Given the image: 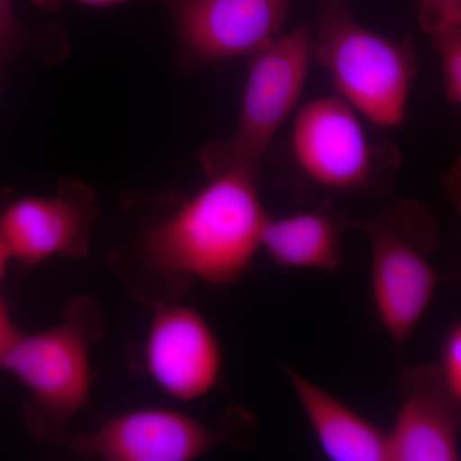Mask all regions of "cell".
Returning a JSON list of instances; mask_svg holds the SVG:
<instances>
[{"label": "cell", "mask_w": 461, "mask_h": 461, "mask_svg": "<svg viewBox=\"0 0 461 461\" xmlns=\"http://www.w3.org/2000/svg\"><path fill=\"white\" fill-rule=\"evenodd\" d=\"M258 421L241 406L227 411L215 429L185 412L147 408L111 418L91 432L69 436L80 456L107 461H191L220 446L251 447Z\"/></svg>", "instance_id": "7"}, {"label": "cell", "mask_w": 461, "mask_h": 461, "mask_svg": "<svg viewBox=\"0 0 461 461\" xmlns=\"http://www.w3.org/2000/svg\"><path fill=\"white\" fill-rule=\"evenodd\" d=\"M363 121L336 94L300 107L290 136L300 193L314 194L318 202L390 198L402 154L393 142L375 140Z\"/></svg>", "instance_id": "2"}, {"label": "cell", "mask_w": 461, "mask_h": 461, "mask_svg": "<svg viewBox=\"0 0 461 461\" xmlns=\"http://www.w3.org/2000/svg\"><path fill=\"white\" fill-rule=\"evenodd\" d=\"M99 217L93 191L78 180H65L50 196L14 200L0 212V238L23 269L53 257L81 259L89 253Z\"/></svg>", "instance_id": "9"}, {"label": "cell", "mask_w": 461, "mask_h": 461, "mask_svg": "<svg viewBox=\"0 0 461 461\" xmlns=\"http://www.w3.org/2000/svg\"><path fill=\"white\" fill-rule=\"evenodd\" d=\"M371 245L373 304L381 326L402 353L429 312L437 290L454 276L437 271L430 258L438 249L441 229L421 200H384L363 217H353Z\"/></svg>", "instance_id": "3"}, {"label": "cell", "mask_w": 461, "mask_h": 461, "mask_svg": "<svg viewBox=\"0 0 461 461\" xmlns=\"http://www.w3.org/2000/svg\"><path fill=\"white\" fill-rule=\"evenodd\" d=\"M439 375L451 395L461 402V324L455 321L442 339L439 360L436 363Z\"/></svg>", "instance_id": "16"}, {"label": "cell", "mask_w": 461, "mask_h": 461, "mask_svg": "<svg viewBox=\"0 0 461 461\" xmlns=\"http://www.w3.org/2000/svg\"><path fill=\"white\" fill-rule=\"evenodd\" d=\"M353 217L335 202L321 200L309 211L275 218L263 227L260 250L285 269L335 272L344 264L342 242Z\"/></svg>", "instance_id": "12"}, {"label": "cell", "mask_w": 461, "mask_h": 461, "mask_svg": "<svg viewBox=\"0 0 461 461\" xmlns=\"http://www.w3.org/2000/svg\"><path fill=\"white\" fill-rule=\"evenodd\" d=\"M418 23L429 39L461 27V0H418Z\"/></svg>", "instance_id": "15"}, {"label": "cell", "mask_w": 461, "mask_h": 461, "mask_svg": "<svg viewBox=\"0 0 461 461\" xmlns=\"http://www.w3.org/2000/svg\"><path fill=\"white\" fill-rule=\"evenodd\" d=\"M20 335L21 332L14 323L7 305L0 295V363Z\"/></svg>", "instance_id": "17"}, {"label": "cell", "mask_w": 461, "mask_h": 461, "mask_svg": "<svg viewBox=\"0 0 461 461\" xmlns=\"http://www.w3.org/2000/svg\"><path fill=\"white\" fill-rule=\"evenodd\" d=\"M314 58L329 72L336 95L379 129H399L408 118L420 59L411 38L373 32L346 0H326L317 18Z\"/></svg>", "instance_id": "4"}, {"label": "cell", "mask_w": 461, "mask_h": 461, "mask_svg": "<svg viewBox=\"0 0 461 461\" xmlns=\"http://www.w3.org/2000/svg\"><path fill=\"white\" fill-rule=\"evenodd\" d=\"M14 0H0V48L17 38V21L14 14Z\"/></svg>", "instance_id": "18"}, {"label": "cell", "mask_w": 461, "mask_h": 461, "mask_svg": "<svg viewBox=\"0 0 461 461\" xmlns=\"http://www.w3.org/2000/svg\"><path fill=\"white\" fill-rule=\"evenodd\" d=\"M36 5L47 11H54L59 8V5L65 0H32ZM68 2L80 3V5H90V7H112V5H122L129 0H68Z\"/></svg>", "instance_id": "19"}, {"label": "cell", "mask_w": 461, "mask_h": 461, "mask_svg": "<svg viewBox=\"0 0 461 461\" xmlns=\"http://www.w3.org/2000/svg\"><path fill=\"white\" fill-rule=\"evenodd\" d=\"M104 332L98 304L86 296L69 302L63 320L41 332L18 336L0 369L29 390L25 420L42 441L62 444L89 400L91 348Z\"/></svg>", "instance_id": "5"}, {"label": "cell", "mask_w": 461, "mask_h": 461, "mask_svg": "<svg viewBox=\"0 0 461 461\" xmlns=\"http://www.w3.org/2000/svg\"><path fill=\"white\" fill-rule=\"evenodd\" d=\"M177 38L186 71L253 56L280 35L293 0H159Z\"/></svg>", "instance_id": "8"}, {"label": "cell", "mask_w": 461, "mask_h": 461, "mask_svg": "<svg viewBox=\"0 0 461 461\" xmlns=\"http://www.w3.org/2000/svg\"><path fill=\"white\" fill-rule=\"evenodd\" d=\"M323 454L333 461H388L387 432L282 363Z\"/></svg>", "instance_id": "13"}, {"label": "cell", "mask_w": 461, "mask_h": 461, "mask_svg": "<svg viewBox=\"0 0 461 461\" xmlns=\"http://www.w3.org/2000/svg\"><path fill=\"white\" fill-rule=\"evenodd\" d=\"M145 363L167 395L195 402L211 393L222 375L223 354L214 330L195 309L180 303L154 306Z\"/></svg>", "instance_id": "10"}, {"label": "cell", "mask_w": 461, "mask_h": 461, "mask_svg": "<svg viewBox=\"0 0 461 461\" xmlns=\"http://www.w3.org/2000/svg\"><path fill=\"white\" fill-rule=\"evenodd\" d=\"M9 262H12L11 254H9L5 242L0 238V286H2V282L5 280Z\"/></svg>", "instance_id": "20"}, {"label": "cell", "mask_w": 461, "mask_h": 461, "mask_svg": "<svg viewBox=\"0 0 461 461\" xmlns=\"http://www.w3.org/2000/svg\"><path fill=\"white\" fill-rule=\"evenodd\" d=\"M399 397L387 432L388 461L460 460L461 402L446 387L437 364L403 369Z\"/></svg>", "instance_id": "11"}, {"label": "cell", "mask_w": 461, "mask_h": 461, "mask_svg": "<svg viewBox=\"0 0 461 461\" xmlns=\"http://www.w3.org/2000/svg\"><path fill=\"white\" fill-rule=\"evenodd\" d=\"M441 62L444 91L448 103L461 104V27L429 39Z\"/></svg>", "instance_id": "14"}, {"label": "cell", "mask_w": 461, "mask_h": 461, "mask_svg": "<svg viewBox=\"0 0 461 461\" xmlns=\"http://www.w3.org/2000/svg\"><path fill=\"white\" fill-rule=\"evenodd\" d=\"M313 59L314 35L305 23L282 32L248 58L235 130L227 140L212 142L200 153L206 176L241 169L262 177L267 151L299 104Z\"/></svg>", "instance_id": "6"}, {"label": "cell", "mask_w": 461, "mask_h": 461, "mask_svg": "<svg viewBox=\"0 0 461 461\" xmlns=\"http://www.w3.org/2000/svg\"><path fill=\"white\" fill-rule=\"evenodd\" d=\"M190 196H178L139 245L124 277L151 305L178 302L195 281L240 280L260 251L268 220L262 177L241 169L214 173Z\"/></svg>", "instance_id": "1"}]
</instances>
